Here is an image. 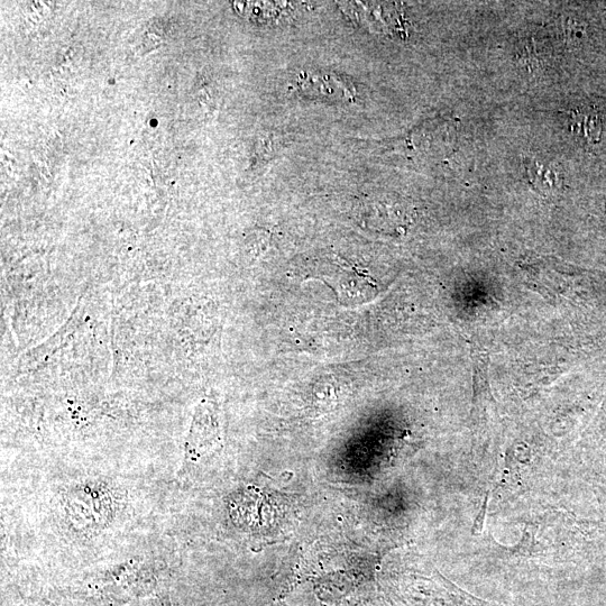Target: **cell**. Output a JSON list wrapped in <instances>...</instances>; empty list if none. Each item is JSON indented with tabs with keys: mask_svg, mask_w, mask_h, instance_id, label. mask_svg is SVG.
I'll return each instance as SVG.
<instances>
[{
	"mask_svg": "<svg viewBox=\"0 0 606 606\" xmlns=\"http://www.w3.org/2000/svg\"><path fill=\"white\" fill-rule=\"evenodd\" d=\"M222 448V428L214 404L202 402L185 446V470H194Z\"/></svg>",
	"mask_w": 606,
	"mask_h": 606,
	"instance_id": "1",
	"label": "cell"
},
{
	"mask_svg": "<svg viewBox=\"0 0 606 606\" xmlns=\"http://www.w3.org/2000/svg\"><path fill=\"white\" fill-rule=\"evenodd\" d=\"M569 124L573 134L586 143L595 144L600 141L602 123L598 113L593 109L573 110Z\"/></svg>",
	"mask_w": 606,
	"mask_h": 606,
	"instance_id": "3",
	"label": "cell"
},
{
	"mask_svg": "<svg viewBox=\"0 0 606 606\" xmlns=\"http://www.w3.org/2000/svg\"><path fill=\"white\" fill-rule=\"evenodd\" d=\"M525 169L531 186L540 194H556L562 187V178L552 165L541 163L536 160H527Z\"/></svg>",
	"mask_w": 606,
	"mask_h": 606,
	"instance_id": "2",
	"label": "cell"
}]
</instances>
